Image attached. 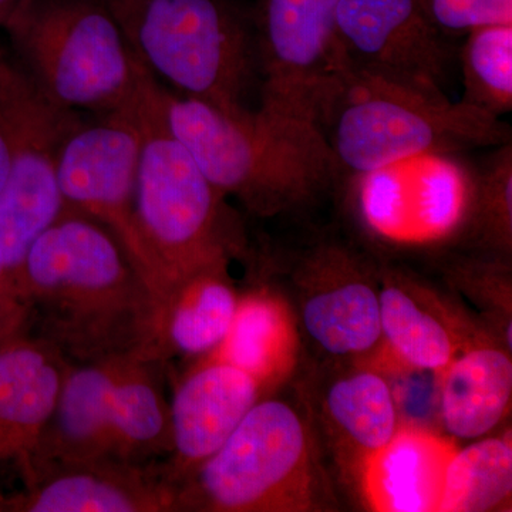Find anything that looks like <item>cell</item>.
Wrapping results in <instances>:
<instances>
[{"instance_id":"6da1fadb","label":"cell","mask_w":512,"mask_h":512,"mask_svg":"<svg viewBox=\"0 0 512 512\" xmlns=\"http://www.w3.org/2000/svg\"><path fill=\"white\" fill-rule=\"evenodd\" d=\"M26 333L69 363L123 355L165 360L160 299L117 239L64 207L16 271Z\"/></svg>"},{"instance_id":"44dd1931","label":"cell","mask_w":512,"mask_h":512,"mask_svg":"<svg viewBox=\"0 0 512 512\" xmlns=\"http://www.w3.org/2000/svg\"><path fill=\"white\" fill-rule=\"evenodd\" d=\"M379 301L382 343L376 355L390 365L439 375L470 340L456 316L400 276H384Z\"/></svg>"},{"instance_id":"603a6c76","label":"cell","mask_w":512,"mask_h":512,"mask_svg":"<svg viewBox=\"0 0 512 512\" xmlns=\"http://www.w3.org/2000/svg\"><path fill=\"white\" fill-rule=\"evenodd\" d=\"M511 431L456 450L448 461L439 512L510 510Z\"/></svg>"},{"instance_id":"8fae6325","label":"cell","mask_w":512,"mask_h":512,"mask_svg":"<svg viewBox=\"0 0 512 512\" xmlns=\"http://www.w3.org/2000/svg\"><path fill=\"white\" fill-rule=\"evenodd\" d=\"M338 3L262 0L255 33L258 110L318 128L320 101L339 63Z\"/></svg>"},{"instance_id":"7402d4cb","label":"cell","mask_w":512,"mask_h":512,"mask_svg":"<svg viewBox=\"0 0 512 512\" xmlns=\"http://www.w3.org/2000/svg\"><path fill=\"white\" fill-rule=\"evenodd\" d=\"M238 302L228 264L208 266L175 284L161 312L165 357H202L217 349L234 322Z\"/></svg>"},{"instance_id":"3957f363","label":"cell","mask_w":512,"mask_h":512,"mask_svg":"<svg viewBox=\"0 0 512 512\" xmlns=\"http://www.w3.org/2000/svg\"><path fill=\"white\" fill-rule=\"evenodd\" d=\"M338 170L356 177L413 158L511 141L500 117L451 101L443 90L399 82L338 63L318 119Z\"/></svg>"},{"instance_id":"4316f807","label":"cell","mask_w":512,"mask_h":512,"mask_svg":"<svg viewBox=\"0 0 512 512\" xmlns=\"http://www.w3.org/2000/svg\"><path fill=\"white\" fill-rule=\"evenodd\" d=\"M22 333H26V315L22 306L0 309V346Z\"/></svg>"},{"instance_id":"d6986e66","label":"cell","mask_w":512,"mask_h":512,"mask_svg":"<svg viewBox=\"0 0 512 512\" xmlns=\"http://www.w3.org/2000/svg\"><path fill=\"white\" fill-rule=\"evenodd\" d=\"M437 376L439 412L448 434L480 439L511 409V350L470 339Z\"/></svg>"},{"instance_id":"9c48e42d","label":"cell","mask_w":512,"mask_h":512,"mask_svg":"<svg viewBox=\"0 0 512 512\" xmlns=\"http://www.w3.org/2000/svg\"><path fill=\"white\" fill-rule=\"evenodd\" d=\"M0 109L12 151L8 181L0 191V255L16 272L33 242L64 210L60 153L82 116L50 99L2 50Z\"/></svg>"},{"instance_id":"4fadbf2b","label":"cell","mask_w":512,"mask_h":512,"mask_svg":"<svg viewBox=\"0 0 512 512\" xmlns=\"http://www.w3.org/2000/svg\"><path fill=\"white\" fill-rule=\"evenodd\" d=\"M174 511H181L180 488L164 464H46L22 490L0 493V512Z\"/></svg>"},{"instance_id":"277c9868","label":"cell","mask_w":512,"mask_h":512,"mask_svg":"<svg viewBox=\"0 0 512 512\" xmlns=\"http://www.w3.org/2000/svg\"><path fill=\"white\" fill-rule=\"evenodd\" d=\"M181 511L315 512L336 500L311 421L259 400L220 450L180 487Z\"/></svg>"},{"instance_id":"ffe728a7","label":"cell","mask_w":512,"mask_h":512,"mask_svg":"<svg viewBox=\"0 0 512 512\" xmlns=\"http://www.w3.org/2000/svg\"><path fill=\"white\" fill-rule=\"evenodd\" d=\"M301 345L298 315L291 303L281 293L255 289L239 296L227 336L205 357L238 367L266 393L295 372Z\"/></svg>"},{"instance_id":"30bf717a","label":"cell","mask_w":512,"mask_h":512,"mask_svg":"<svg viewBox=\"0 0 512 512\" xmlns=\"http://www.w3.org/2000/svg\"><path fill=\"white\" fill-rule=\"evenodd\" d=\"M140 96L141 92L130 106L104 114L94 123L80 121L64 141L57 177L64 207L103 225L163 306L156 271L137 220Z\"/></svg>"},{"instance_id":"7a4b0ae2","label":"cell","mask_w":512,"mask_h":512,"mask_svg":"<svg viewBox=\"0 0 512 512\" xmlns=\"http://www.w3.org/2000/svg\"><path fill=\"white\" fill-rule=\"evenodd\" d=\"M154 103L165 127L221 194L259 215L311 200L338 173L319 128L255 109L227 111L174 94L154 77Z\"/></svg>"},{"instance_id":"e0dca14e","label":"cell","mask_w":512,"mask_h":512,"mask_svg":"<svg viewBox=\"0 0 512 512\" xmlns=\"http://www.w3.org/2000/svg\"><path fill=\"white\" fill-rule=\"evenodd\" d=\"M315 410L339 470L353 484L402 426L392 384L367 363L320 384Z\"/></svg>"},{"instance_id":"f1b7e54d","label":"cell","mask_w":512,"mask_h":512,"mask_svg":"<svg viewBox=\"0 0 512 512\" xmlns=\"http://www.w3.org/2000/svg\"><path fill=\"white\" fill-rule=\"evenodd\" d=\"M10 160H12V151H10L9 130L2 109H0V191L8 181Z\"/></svg>"},{"instance_id":"f546056e","label":"cell","mask_w":512,"mask_h":512,"mask_svg":"<svg viewBox=\"0 0 512 512\" xmlns=\"http://www.w3.org/2000/svg\"><path fill=\"white\" fill-rule=\"evenodd\" d=\"M23 2L25 0H0V30L5 29L6 23L15 15Z\"/></svg>"},{"instance_id":"5b68a950","label":"cell","mask_w":512,"mask_h":512,"mask_svg":"<svg viewBox=\"0 0 512 512\" xmlns=\"http://www.w3.org/2000/svg\"><path fill=\"white\" fill-rule=\"evenodd\" d=\"M163 362L147 355H123L69 363L55 413L37 451L33 476L46 464H147L170 453V404L163 393Z\"/></svg>"},{"instance_id":"ac0fdd59","label":"cell","mask_w":512,"mask_h":512,"mask_svg":"<svg viewBox=\"0 0 512 512\" xmlns=\"http://www.w3.org/2000/svg\"><path fill=\"white\" fill-rule=\"evenodd\" d=\"M453 441L417 426H400L392 440L367 461L357 490L379 512H439Z\"/></svg>"},{"instance_id":"484cf974","label":"cell","mask_w":512,"mask_h":512,"mask_svg":"<svg viewBox=\"0 0 512 512\" xmlns=\"http://www.w3.org/2000/svg\"><path fill=\"white\" fill-rule=\"evenodd\" d=\"M420 5L444 35L512 25V0H420Z\"/></svg>"},{"instance_id":"cb8c5ba5","label":"cell","mask_w":512,"mask_h":512,"mask_svg":"<svg viewBox=\"0 0 512 512\" xmlns=\"http://www.w3.org/2000/svg\"><path fill=\"white\" fill-rule=\"evenodd\" d=\"M467 35L460 53L463 101L501 119L512 109V25Z\"/></svg>"},{"instance_id":"ba28073f","label":"cell","mask_w":512,"mask_h":512,"mask_svg":"<svg viewBox=\"0 0 512 512\" xmlns=\"http://www.w3.org/2000/svg\"><path fill=\"white\" fill-rule=\"evenodd\" d=\"M153 83L148 72L138 101L136 210L164 303L168 291L187 276L229 264L237 244L225 220V195L165 127L154 103Z\"/></svg>"},{"instance_id":"52a82bcc","label":"cell","mask_w":512,"mask_h":512,"mask_svg":"<svg viewBox=\"0 0 512 512\" xmlns=\"http://www.w3.org/2000/svg\"><path fill=\"white\" fill-rule=\"evenodd\" d=\"M3 30L20 66L64 109L104 116L141 92L147 69L101 0H25Z\"/></svg>"},{"instance_id":"83f0119b","label":"cell","mask_w":512,"mask_h":512,"mask_svg":"<svg viewBox=\"0 0 512 512\" xmlns=\"http://www.w3.org/2000/svg\"><path fill=\"white\" fill-rule=\"evenodd\" d=\"M20 305L16 274L6 265L5 259L0 255V309Z\"/></svg>"},{"instance_id":"5bb4252c","label":"cell","mask_w":512,"mask_h":512,"mask_svg":"<svg viewBox=\"0 0 512 512\" xmlns=\"http://www.w3.org/2000/svg\"><path fill=\"white\" fill-rule=\"evenodd\" d=\"M302 288L299 326L323 352L359 359L382 343L380 301L362 262L348 249L320 247L299 269Z\"/></svg>"},{"instance_id":"d4e9b609","label":"cell","mask_w":512,"mask_h":512,"mask_svg":"<svg viewBox=\"0 0 512 512\" xmlns=\"http://www.w3.org/2000/svg\"><path fill=\"white\" fill-rule=\"evenodd\" d=\"M473 208L488 247L510 254L512 245V146L495 147L473 183Z\"/></svg>"},{"instance_id":"9a60e30c","label":"cell","mask_w":512,"mask_h":512,"mask_svg":"<svg viewBox=\"0 0 512 512\" xmlns=\"http://www.w3.org/2000/svg\"><path fill=\"white\" fill-rule=\"evenodd\" d=\"M262 394L238 367L211 357L198 360L170 403L171 458L164 468L178 488L220 450Z\"/></svg>"},{"instance_id":"7c38bea8","label":"cell","mask_w":512,"mask_h":512,"mask_svg":"<svg viewBox=\"0 0 512 512\" xmlns=\"http://www.w3.org/2000/svg\"><path fill=\"white\" fill-rule=\"evenodd\" d=\"M339 60L365 72L443 90L454 50L420 0H339Z\"/></svg>"},{"instance_id":"2e32d148","label":"cell","mask_w":512,"mask_h":512,"mask_svg":"<svg viewBox=\"0 0 512 512\" xmlns=\"http://www.w3.org/2000/svg\"><path fill=\"white\" fill-rule=\"evenodd\" d=\"M69 362L28 333L0 346V470L33 477L37 451L53 413Z\"/></svg>"},{"instance_id":"8992f818","label":"cell","mask_w":512,"mask_h":512,"mask_svg":"<svg viewBox=\"0 0 512 512\" xmlns=\"http://www.w3.org/2000/svg\"><path fill=\"white\" fill-rule=\"evenodd\" d=\"M141 64L178 94L242 113L259 84L256 37L225 0H101Z\"/></svg>"}]
</instances>
